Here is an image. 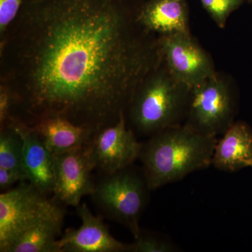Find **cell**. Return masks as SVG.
Segmentation results:
<instances>
[{"instance_id":"3957f363","label":"cell","mask_w":252,"mask_h":252,"mask_svg":"<svg viewBox=\"0 0 252 252\" xmlns=\"http://www.w3.org/2000/svg\"><path fill=\"white\" fill-rule=\"evenodd\" d=\"M133 164L112 174H101L91 199L104 217L122 224L136 238L149 200L148 182L143 169Z\"/></svg>"},{"instance_id":"2e32d148","label":"cell","mask_w":252,"mask_h":252,"mask_svg":"<svg viewBox=\"0 0 252 252\" xmlns=\"http://www.w3.org/2000/svg\"><path fill=\"white\" fill-rule=\"evenodd\" d=\"M23 146L22 136L14 126L10 124L0 128V167L26 175Z\"/></svg>"},{"instance_id":"7c38bea8","label":"cell","mask_w":252,"mask_h":252,"mask_svg":"<svg viewBox=\"0 0 252 252\" xmlns=\"http://www.w3.org/2000/svg\"><path fill=\"white\" fill-rule=\"evenodd\" d=\"M252 163V129L245 123L233 124L217 140L212 165L220 171L235 172Z\"/></svg>"},{"instance_id":"277c9868","label":"cell","mask_w":252,"mask_h":252,"mask_svg":"<svg viewBox=\"0 0 252 252\" xmlns=\"http://www.w3.org/2000/svg\"><path fill=\"white\" fill-rule=\"evenodd\" d=\"M185 102L180 86L161 74L149 75L136 91L127 110L131 130L144 137L177 125Z\"/></svg>"},{"instance_id":"30bf717a","label":"cell","mask_w":252,"mask_h":252,"mask_svg":"<svg viewBox=\"0 0 252 252\" xmlns=\"http://www.w3.org/2000/svg\"><path fill=\"white\" fill-rule=\"evenodd\" d=\"M77 212L81 226L66 230L56 242L58 252H132V244L114 238L102 217L93 215L85 203L78 205Z\"/></svg>"},{"instance_id":"7402d4cb","label":"cell","mask_w":252,"mask_h":252,"mask_svg":"<svg viewBox=\"0 0 252 252\" xmlns=\"http://www.w3.org/2000/svg\"><path fill=\"white\" fill-rule=\"evenodd\" d=\"M178 1H182V0H178Z\"/></svg>"},{"instance_id":"9c48e42d","label":"cell","mask_w":252,"mask_h":252,"mask_svg":"<svg viewBox=\"0 0 252 252\" xmlns=\"http://www.w3.org/2000/svg\"><path fill=\"white\" fill-rule=\"evenodd\" d=\"M169 67L181 86L192 92L212 77L211 63L187 33H172L162 41Z\"/></svg>"},{"instance_id":"5bb4252c","label":"cell","mask_w":252,"mask_h":252,"mask_svg":"<svg viewBox=\"0 0 252 252\" xmlns=\"http://www.w3.org/2000/svg\"><path fill=\"white\" fill-rule=\"evenodd\" d=\"M64 218V211L61 207L21 233L5 252H58L56 242L61 233Z\"/></svg>"},{"instance_id":"ac0fdd59","label":"cell","mask_w":252,"mask_h":252,"mask_svg":"<svg viewBox=\"0 0 252 252\" xmlns=\"http://www.w3.org/2000/svg\"><path fill=\"white\" fill-rule=\"evenodd\" d=\"M204 7L219 23H223L225 18L240 6L243 0H200Z\"/></svg>"},{"instance_id":"4fadbf2b","label":"cell","mask_w":252,"mask_h":252,"mask_svg":"<svg viewBox=\"0 0 252 252\" xmlns=\"http://www.w3.org/2000/svg\"><path fill=\"white\" fill-rule=\"evenodd\" d=\"M31 128L37 134L53 154L87 145L96 132L60 117L46 118Z\"/></svg>"},{"instance_id":"5b68a950","label":"cell","mask_w":252,"mask_h":252,"mask_svg":"<svg viewBox=\"0 0 252 252\" xmlns=\"http://www.w3.org/2000/svg\"><path fill=\"white\" fill-rule=\"evenodd\" d=\"M61 207L30 182L0 195V252L33 225L57 212Z\"/></svg>"},{"instance_id":"7a4b0ae2","label":"cell","mask_w":252,"mask_h":252,"mask_svg":"<svg viewBox=\"0 0 252 252\" xmlns=\"http://www.w3.org/2000/svg\"><path fill=\"white\" fill-rule=\"evenodd\" d=\"M217 140L186 125L168 127L142 142L139 160L149 188L155 190L212 165Z\"/></svg>"},{"instance_id":"ffe728a7","label":"cell","mask_w":252,"mask_h":252,"mask_svg":"<svg viewBox=\"0 0 252 252\" xmlns=\"http://www.w3.org/2000/svg\"><path fill=\"white\" fill-rule=\"evenodd\" d=\"M13 99L9 91L0 85V128L7 125L11 120Z\"/></svg>"},{"instance_id":"e0dca14e","label":"cell","mask_w":252,"mask_h":252,"mask_svg":"<svg viewBox=\"0 0 252 252\" xmlns=\"http://www.w3.org/2000/svg\"><path fill=\"white\" fill-rule=\"evenodd\" d=\"M177 247L169 239L155 233L143 231L135 238L132 243V252H173Z\"/></svg>"},{"instance_id":"6da1fadb","label":"cell","mask_w":252,"mask_h":252,"mask_svg":"<svg viewBox=\"0 0 252 252\" xmlns=\"http://www.w3.org/2000/svg\"><path fill=\"white\" fill-rule=\"evenodd\" d=\"M140 12L127 0H26L0 37L11 122L60 117L94 132L115 124L156 64Z\"/></svg>"},{"instance_id":"d6986e66","label":"cell","mask_w":252,"mask_h":252,"mask_svg":"<svg viewBox=\"0 0 252 252\" xmlns=\"http://www.w3.org/2000/svg\"><path fill=\"white\" fill-rule=\"evenodd\" d=\"M26 0H0V37L18 16Z\"/></svg>"},{"instance_id":"ba28073f","label":"cell","mask_w":252,"mask_h":252,"mask_svg":"<svg viewBox=\"0 0 252 252\" xmlns=\"http://www.w3.org/2000/svg\"><path fill=\"white\" fill-rule=\"evenodd\" d=\"M54 156V199L59 203L77 207L83 197L93 193L95 185L89 144Z\"/></svg>"},{"instance_id":"52a82bcc","label":"cell","mask_w":252,"mask_h":252,"mask_svg":"<svg viewBox=\"0 0 252 252\" xmlns=\"http://www.w3.org/2000/svg\"><path fill=\"white\" fill-rule=\"evenodd\" d=\"M141 147L142 142L127 127L124 114L115 124L94 134L89 144L91 161L99 173H114L139 159Z\"/></svg>"},{"instance_id":"44dd1931","label":"cell","mask_w":252,"mask_h":252,"mask_svg":"<svg viewBox=\"0 0 252 252\" xmlns=\"http://www.w3.org/2000/svg\"><path fill=\"white\" fill-rule=\"evenodd\" d=\"M26 180H28L27 176L22 172L0 167V189L1 190H7L16 182H24Z\"/></svg>"},{"instance_id":"8992f818","label":"cell","mask_w":252,"mask_h":252,"mask_svg":"<svg viewBox=\"0 0 252 252\" xmlns=\"http://www.w3.org/2000/svg\"><path fill=\"white\" fill-rule=\"evenodd\" d=\"M192 93L187 126L203 135H223L233 124V98L228 87L211 77Z\"/></svg>"},{"instance_id":"9a60e30c","label":"cell","mask_w":252,"mask_h":252,"mask_svg":"<svg viewBox=\"0 0 252 252\" xmlns=\"http://www.w3.org/2000/svg\"><path fill=\"white\" fill-rule=\"evenodd\" d=\"M140 18L151 31L187 33L185 7L178 0H152L141 9Z\"/></svg>"},{"instance_id":"8fae6325","label":"cell","mask_w":252,"mask_h":252,"mask_svg":"<svg viewBox=\"0 0 252 252\" xmlns=\"http://www.w3.org/2000/svg\"><path fill=\"white\" fill-rule=\"evenodd\" d=\"M10 124L18 129L23 137V165L28 182L41 193L52 194L56 178L54 154L31 127L18 123Z\"/></svg>"},{"instance_id":"603a6c76","label":"cell","mask_w":252,"mask_h":252,"mask_svg":"<svg viewBox=\"0 0 252 252\" xmlns=\"http://www.w3.org/2000/svg\"><path fill=\"white\" fill-rule=\"evenodd\" d=\"M251 167H252V165H251Z\"/></svg>"}]
</instances>
